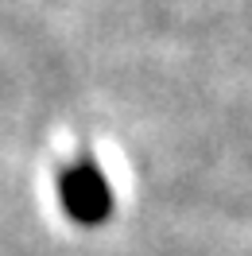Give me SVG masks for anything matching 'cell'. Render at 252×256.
I'll return each instance as SVG.
<instances>
[{"label":"cell","mask_w":252,"mask_h":256,"mask_svg":"<svg viewBox=\"0 0 252 256\" xmlns=\"http://www.w3.org/2000/svg\"><path fill=\"white\" fill-rule=\"evenodd\" d=\"M62 206L66 214L74 218V222L82 225H97L109 218L112 210V190L109 182H105V175L97 171L94 163H78V167H70L62 175Z\"/></svg>","instance_id":"cell-1"}]
</instances>
